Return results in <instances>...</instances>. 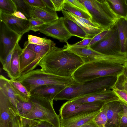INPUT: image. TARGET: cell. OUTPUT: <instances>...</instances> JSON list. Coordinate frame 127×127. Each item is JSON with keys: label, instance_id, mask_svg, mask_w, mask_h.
<instances>
[{"label": "cell", "instance_id": "cell-49", "mask_svg": "<svg viewBox=\"0 0 127 127\" xmlns=\"http://www.w3.org/2000/svg\"><path fill=\"white\" fill-rule=\"evenodd\" d=\"M124 69L123 73L127 77V62L124 65Z\"/></svg>", "mask_w": 127, "mask_h": 127}, {"label": "cell", "instance_id": "cell-10", "mask_svg": "<svg viewBox=\"0 0 127 127\" xmlns=\"http://www.w3.org/2000/svg\"><path fill=\"white\" fill-rule=\"evenodd\" d=\"M90 47L95 51L104 55H114L122 52L116 24L110 35Z\"/></svg>", "mask_w": 127, "mask_h": 127}, {"label": "cell", "instance_id": "cell-4", "mask_svg": "<svg viewBox=\"0 0 127 127\" xmlns=\"http://www.w3.org/2000/svg\"><path fill=\"white\" fill-rule=\"evenodd\" d=\"M92 17L91 21L104 30L113 27L121 17L113 9L107 0H78Z\"/></svg>", "mask_w": 127, "mask_h": 127}, {"label": "cell", "instance_id": "cell-27", "mask_svg": "<svg viewBox=\"0 0 127 127\" xmlns=\"http://www.w3.org/2000/svg\"><path fill=\"white\" fill-rule=\"evenodd\" d=\"M19 117L20 127H55L50 123L45 121Z\"/></svg>", "mask_w": 127, "mask_h": 127}, {"label": "cell", "instance_id": "cell-40", "mask_svg": "<svg viewBox=\"0 0 127 127\" xmlns=\"http://www.w3.org/2000/svg\"><path fill=\"white\" fill-rule=\"evenodd\" d=\"M14 49L7 56L3 64L2 65L3 69L7 73L9 72V70L12 55Z\"/></svg>", "mask_w": 127, "mask_h": 127}, {"label": "cell", "instance_id": "cell-2", "mask_svg": "<svg viewBox=\"0 0 127 127\" xmlns=\"http://www.w3.org/2000/svg\"><path fill=\"white\" fill-rule=\"evenodd\" d=\"M124 65L107 60L84 63L74 73L72 77L82 84L96 78L107 76H117L123 73Z\"/></svg>", "mask_w": 127, "mask_h": 127}, {"label": "cell", "instance_id": "cell-18", "mask_svg": "<svg viewBox=\"0 0 127 127\" xmlns=\"http://www.w3.org/2000/svg\"><path fill=\"white\" fill-rule=\"evenodd\" d=\"M119 100L120 99L111 90L92 94L76 98L71 100L81 103L96 102H103L107 103Z\"/></svg>", "mask_w": 127, "mask_h": 127}, {"label": "cell", "instance_id": "cell-30", "mask_svg": "<svg viewBox=\"0 0 127 127\" xmlns=\"http://www.w3.org/2000/svg\"><path fill=\"white\" fill-rule=\"evenodd\" d=\"M12 0L16 6L17 11L22 13L28 19H30L32 7L24 0Z\"/></svg>", "mask_w": 127, "mask_h": 127}, {"label": "cell", "instance_id": "cell-38", "mask_svg": "<svg viewBox=\"0 0 127 127\" xmlns=\"http://www.w3.org/2000/svg\"><path fill=\"white\" fill-rule=\"evenodd\" d=\"M92 38H86L82 41L73 44H70L67 42L66 46L69 47L81 48L89 46Z\"/></svg>", "mask_w": 127, "mask_h": 127}, {"label": "cell", "instance_id": "cell-42", "mask_svg": "<svg viewBox=\"0 0 127 127\" xmlns=\"http://www.w3.org/2000/svg\"><path fill=\"white\" fill-rule=\"evenodd\" d=\"M123 105L124 111L121 119L120 127H127V105L123 102Z\"/></svg>", "mask_w": 127, "mask_h": 127}, {"label": "cell", "instance_id": "cell-33", "mask_svg": "<svg viewBox=\"0 0 127 127\" xmlns=\"http://www.w3.org/2000/svg\"><path fill=\"white\" fill-rule=\"evenodd\" d=\"M0 10L12 14L17 11V9L12 0H0Z\"/></svg>", "mask_w": 127, "mask_h": 127}, {"label": "cell", "instance_id": "cell-50", "mask_svg": "<svg viewBox=\"0 0 127 127\" xmlns=\"http://www.w3.org/2000/svg\"><path fill=\"white\" fill-rule=\"evenodd\" d=\"M125 2H126V5H127V0H125ZM126 17H127V14Z\"/></svg>", "mask_w": 127, "mask_h": 127}, {"label": "cell", "instance_id": "cell-37", "mask_svg": "<svg viewBox=\"0 0 127 127\" xmlns=\"http://www.w3.org/2000/svg\"><path fill=\"white\" fill-rule=\"evenodd\" d=\"M29 20L30 30L34 32L39 31L41 27L46 24L44 22L38 19L31 18Z\"/></svg>", "mask_w": 127, "mask_h": 127}, {"label": "cell", "instance_id": "cell-36", "mask_svg": "<svg viewBox=\"0 0 127 127\" xmlns=\"http://www.w3.org/2000/svg\"><path fill=\"white\" fill-rule=\"evenodd\" d=\"M124 90L127 92V77L123 73L117 76V81L112 89Z\"/></svg>", "mask_w": 127, "mask_h": 127}, {"label": "cell", "instance_id": "cell-21", "mask_svg": "<svg viewBox=\"0 0 127 127\" xmlns=\"http://www.w3.org/2000/svg\"><path fill=\"white\" fill-rule=\"evenodd\" d=\"M23 49L18 43L13 51L11 62L9 70L7 73L10 80H16L21 76L20 69L19 57Z\"/></svg>", "mask_w": 127, "mask_h": 127}, {"label": "cell", "instance_id": "cell-23", "mask_svg": "<svg viewBox=\"0 0 127 127\" xmlns=\"http://www.w3.org/2000/svg\"><path fill=\"white\" fill-rule=\"evenodd\" d=\"M116 26L122 52L127 53V17H121Z\"/></svg>", "mask_w": 127, "mask_h": 127}, {"label": "cell", "instance_id": "cell-46", "mask_svg": "<svg viewBox=\"0 0 127 127\" xmlns=\"http://www.w3.org/2000/svg\"><path fill=\"white\" fill-rule=\"evenodd\" d=\"M79 127H99L96 124L94 120L87 122Z\"/></svg>", "mask_w": 127, "mask_h": 127}, {"label": "cell", "instance_id": "cell-6", "mask_svg": "<svg viewBox=\"0 0 127 127\" xmlns=\"http://www.w3.org/2000/svg\"><path fill=\"white\" fill-rule=\"evenodd\" d=\"M30 100L33 104L32 110L26 115L19 117L44 121L55 127H61L60 116L54 110L53 101L32 95H31Z\"/></svg>", "mask_w": 127, "mask_h": 127}, {"label": "cell", "instance_id": "cell-3", "mask_svg": "<svg viewBox=\"0 0 127 127\" xmlns=\"http://www.w3.org/2000/svg\"><path fill=\"white\" fill-rule=\"evenodd\" d=\"M117 79V76L103 77L66 87L55 96L54 100L70 101L92 94L111 90Z\"/></svg>", "mask_w": 127, "mask_h": 127}, {"label": "cell", "instance_id": "cell-48", "mask_svg": "<svg viewBox=\"0 0 127 127\" xmlns=\"http://www.w3.org/2000/svg\"><path fill=\"white\" fill-rule=\"evenodd\" d=\"M11 14L19 18L25 20L29 19L26 17L24 14L19 11H16Z\"/></svg>", "mask_w": 127, "mask_h": 127}, {"label": "cell", "instance_id": "cell-32", "mask_svg": "<svg viewBox=\"0 0 127 127\" xmlns=\"http://www.w3.org/2000/svg\"><path fill=\"white\" fill-rule=\"evenodd\" d=\"M107 106L105 104L98 114L94 119L95 122L99 127H106L107 121L106 114Z\"/></svg>", "mask_w": 127, "mask_h": 127}, {"label": "cell", "instance_id": "cell-14", "mask_svg": "<svg viewBox=\"0 0 127 127\" xmlns=\"http://www.w3.org/2000/svg\"><path fill=\"white\" fill-rule=\"evenodd\" d=\"M62 12L64 17L72 20L84 30L87 34V38H93L104 30L90 20L79 17L64 10H62Z\"/></svg>", "mask_w": 127, "mask_h": 127}, {"label": "cell", "instance_id": "cell-28", "mask_svg": "<svg viewBox=\"0 0 127 127\" xmlns=\"http://www.w3.org/2000/svg\"><path fill=\"white\" fill-rule=\"evenodd\" d=\"M113 10L121 17H126L127 7L125 0H107Z\"/></svg>", "mask_w": 127, "mask_h": 127}, {"label": "cell", "instance_id": "cell-45", "mask_svg": "<svg viewBox=\"0 0 127 127\" xmlns=\"http://www.w3.org/2000/svg\"><path fill=\"white\" fill-rule=\"evenodd\" d=\"M8 127H20L19 117L17 116L10 123Z\"/></svg>", "mask_w": 127, "mask_h": 127}, {"label": "cell", "instance_id": "cell-34", "mask_svg": "<svg viewBox=\"0 0 127 127\" xmlns=\"http://www.w3.org/2000/svg\"><path fill=\"white\" fill-rule=\"evenodd\" d=\"M28 38L29 43L38 45H46L53 42L45 37L41 38L30 34L28 35Z\"/></svg>", "mask_w": 127, "mask_h": 127}, {"label": "cell", "instance_id": "cell-17", "mask_svg": "<svg viewBox=\"0 0 127 127\" xmlns=\"http://www.w3.org/2000/svg\"><path fill=\"white\" fill-rule=\"evenodd\" d=\"M24 46L27 47L35 52L36 56L34 61L22 72L21 75L34 70L39 65L43 57L52 48L56 46V44L53 41L46 45H38L30 44L27 41L25 42Z\"/></svg>", "mask_w": 127, "mask_h": 127}, {"label": "cell", "instance_id": "cell-43", "mask_svg": "<svg viewBox=\"0 0 127 127\" xmlns=\"http://www.w3.org/2000/svg\"><path fill=\"white\" fill-rule=\"evenodd\" d=\"M53 3L55 10L60 11L64 10L65 0H51Z\"/></svg>", "mask_w": 127, "mask_h": 127}, {"label": "cell", "instance_id": "cell-24", "mask_svg": "<svg viewBox=\"0 0 127 127\" xmlns=\"http://www.w3.org/2000/svg\"><path fill=\"white\" fill-rule=\"evenodd\" d=\"M63 20L66 28L72 36H76L83 39L87 38V35L85 32L76 23L64 17Z\"/></svg>", "mask_w": 127, "mask_h": 127}, {"label": "cell", "instance_id": "cell-39", "mask_svg": "<svg viewBox=\"0 0 127 127\" xmlns=\"http://www.w3.org/2000/svg\"><path fill=\"white\" fill-rule=\"evenodd\" d=\"M112 90L118 97L120 100L127 105V92L124 90L113 89Z\"/></svg>", "mask_w": 127, "mask_h": 127}, {"label": "cell", "instance_id": "cell-13", "mask_svg": "<svg viewBox=\"0 0 127 127\" xmlns=\"http://www.w3.org/2000/svg\"><path fill=\"white\" fill-rule=\"evenodd\" d=\"M107 121L106 127H120L124 108L123 102L120 100L106 103Z\"/></svg>", "mask_w": 127, "mask_h": 127}, {"label": "cell", "instance_id": "cell-9", "mask_svg": "<svg viewBox=\"0 0 127 127\" xmlns=\"http://www.w3.org/2000/svg\"><path fill=\"white\" fill-rule=\"evenodd\" d=\"M106 103L103 102L81 103L68 101L59 110L60 118H65L86 112L99 111Z\"/></svg>", "mask_w": 127, "mask_h": 127}, {"label": "cell", "instance_id": "cell-26", "mask_svg": "<svg viewBox=\"0 0 127 127\" xmlns=\"http://www.w3.org/2000/svg\"><path fill=\"white\" fill-rule=\"evenodd\" d=\"M10 82L17 95V98L25 102L29 101L31 95L26 88L20 82L10 80Z\"/></svg>", "mask_w": 127, "mask_h": 127}, {"label": "cell", "instance_id": "cell-11", "mask_svg": "<svg viewBox=\"0 0 127 127\" xmlns=\"http://www.w3.org/2000/svg\"><path fill=\"white\" fill-rule=\"evenodd\" d=\"M63 18L64 17H61L52 22L43 25L39 31L60 42H66L72 36L64 26Z\"/></svg>", "mask_w": 127, "mask_h": 127}, {"label": "cell", "instance_id": "cell-12", "mask_svg": "<svg viewBox=\"0 0 127 127\" xmlns=\"http://www.w3.org/2000/svg\"><path fill=\"white\" fill-rule=\"evenodd\" d=\"M0 21L3 22L9 29L22 36L30 30L29 19L19 18L0 10Z\"/></svg>", "mask_w": 127, "mask_h": 127}, {"label": "cell", "instance_id": "cell-16", "mask_svg": "<svg viewBox=\"0 0 127 127\" xmlns=\"http://www.w3.org/2000/svg\"><path fill=\"white\" fill-rule=\"evenodd\" d=\"M100 110L86 112L67 117L60 118L61 127H79L94 119Z\"/></svg>", "mask_w": 127, "mask_h": 127}, {"label": "cell", "instance_id": "cell-5", "mask_svg": "<svg viewBox=\"0 0 127 127\" xmlns=\"http://www.w3.org/2000/svg\"><path fill=\"white\" fill-rule=\"evenodd\" d=\"M30 93L36 88L45 85H55L67 87L79 84L72 77L61 76L45 73L41 69L33 70L22 75L16 80Z\"/></svg>", "mask_w": 127, "mask_h": 127}, {"label": "cell", "instance_id": "cell-1", "mask_svg": "<svg viewBox=\"0 0 127 127\" xmlns=\"http://www.w3.org/2000/svg\"><path fill=\"white\" fill-rule=\"evenodd\" d=\"M84 64L78 56L64 48L54 47L39 64L44 72L63 77H71Z\"/></svg>", "mask_w": 127, "mask_h": 127}, {"label": "cell", "instance_id": "cell-29", "mask_svg": "<svg viewBox=\"0 0 127 127\" xmlns=\"http://www.w3.org/2000/svg\"><path fill=\"white\" fill-rule=\"evenodd\" d=\"M69 12L79 17L91 21V15L77 8L65 0L64 10Z\"/></svg>", "mask_w": 127, "mask_h": 127}, {"label": "cell", "instance_id": "cell-7", "mask_svg": "<svg viewBox=\"0 0 127 127\" xmlns=\"http://www.w3.org/2000/svg\"><path fill=\"white\" fill-rule=\"evenodd\" d=\"M63 48L78 56L84 63L107 60L124 65L127 62V54L125 53L121 52L114 55H106L98 53L88 46L77 48L68 47L65 45Z\"/></svg>", "mask_w": 127, "mask_h": 127}, {"label": "cell", "instance_id": "cell-22", "mask_svg": "<svg viewBox=\"0 0 127 127\" xmlns=\"http://www.w3.org/2000/svg\"><path fill=\"white\" fill-rule=\"evenodd\" d=\"M0 90L7 98L15 110L17 115V104L18 100L17 95L10 82V80L3 76H0Z\"/></svg>", "mask_w": 127, "mask_h": 127}, {"label": "cell", "instance_id": "cell-31", "mask_svg": "<svg viewBox=\"0 0 127 127\" xmlns=\"http://www.w3.org/2000/svg\"><path fill=\"white\" fill-rule=\"evenodd\" d=\"M18 99L19 101L17 104V116L23 117L31 111L33 107L32 103L30 99L28 102L24 101Z\"/></svg>", "mask_w": 127, "mask_h": 127}, {"label": "cell", "instance_id": "cell-8", "mask_svg": "<svg viewBox=\"0 0 127 127\" xmlns=\"http://www.w3.org/2000/svg\"><path fill=\"white\" fill-rule=\"evenodd\" d=\"M22 36L0 21V61L2 65L7 56L18 43Z\"/></svg>", "mask_w": 127, "mask_h": 127}, {"label": "cell", "instance_id": "cell-15", "mask_svg": "<svg viewBox=\"0 0 127 127\" xmlns=\"http://www.w3.org/2000/svg\"><path fill=\"white\" fill-rule=\"evenodd\" d=\"M17 116L9 100L0 90V127H8L10 122Z\"/></svg>", "mask_w": 127, "mask_h": 127}, {"label": "cell", "instance_id": "cell-41", "mask_svg": "<svg viewBox=\"0 0 127 127\" xmlns=\"http://www.w3.org/2000/svg\"><path fill=\"white\" fill-rule=\"evenodd\" d=\"M32 7L41 8L46 7L42 0H24Z\"/></svg>", "mask_w": 127, "mask_h": 127}, {"label": "cell", "instance_id": "cell-44", "mask_svg": "<svg viewBox=\"0 0 127 127\" xmlns=\"http://www.w3.org/2000/svg\"><path fill=\"white\" fill-rule=\"evenodd\" d=\"M67 0L68 2L76 7L90 14L85 6L80 3L78 0Z\"/></svg>", "mask_w": 127, "mask_h": 127}, {"label": "cell", "instance_id": "cell-47", "mask_svg": "<svg viewBox=\"0 0 127 127\" xmlns=\"http://www.w3.org/2000/svg\"><path fill=\"white\" fill-rule=\"evenodd\" d=\"M46 7L53 10L55 11L54 5L51 0H42Z\"/></svg>", "mask_w": 127, "mask_h": 127}, {"label": "cell", "instance_id": "cell-19", "mask_svg": "<svg viewBox=\"0 0 127 127\" xmlns=\"http://www.w3.org/2000/svg\"><path fill=\"white\" fill-rule=\"evenodd\" d=\"M66 87L55 85H45L37 87L30 93L31 95L44 98L53 101L55 96Z\"/></svg>", "mask_w": 127, "mask_h": 127}, {"label": "cell", "instance_id": "cell-20", "mask_svg": "<svg viewBox=\"0 0 127 127\" xmlns=\"http://www.w3.org/2000/svg\"><path fill=\"white\" fill-rule=\"evenodd\" d=\"M59 18L55 11L47 7H32L31 18L39 19L47 24L55 21Z\"/></svg>", "mask_w": 127, "mask_h": 127}, {"label": "cell", "instance_id": "cell-25", "mask_svg": "<svg viewBox=\"0 0 127 127\" xmlns=\"http://www.w3.org/2000/svg\"><path fill=\"white\" fill-rule=\"evenodd\" d=\"M22 51L19 57L21 73L26 67L35 60L36 53L27 47L24 46Z\"/></svg>", "mask_w": 127, "mask_h": 127}, {"label": "cell", "instance_id": "cell-51", "mask_svg": "<svg viewBox=\"0 0 127 127\" xmlns=\"http://www.w3.org/2000/svg\"></svg>", "mask_w": 127, "mask_h": 127}, {"label": "cell", "instance_id": "cell-35", "mask_svg": "<svg viewBox=\"0 0 127 127\" xmlns=\"http://www.w3.org/2000/svg\"><path fill=\"white\" fill-rule=\"evenodd\" d=\"M114 26L108 30L103 31L95 36L92 38L88 46L90 47L96 43L102 40L109 36L112 33Z\"/></svg>", "mask_w": 127, "mask_h": 127}]
</instances>
